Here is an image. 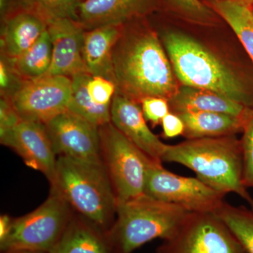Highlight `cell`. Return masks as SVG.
I'll return each mask as SVG.
<instances>
[{
	"label": "cell",
	"instance_id": "ffe728a7",
	"mask_svg": "<svg viewBox=\"0 0 253 253\" xmlns=\"http://www.w3.org/2000/svg\"><path fill=\"white\" fill-rule=\"evenodd\" d=\"M184 124L187 139L235 135L244 130L246 121L231 115L213 112L176 113Z\"/></svg>",
	"mask_w": 253,
	"mask_h": 253
},
{
	"label": "cell",
	"instance_id": "4316f807",
	"mask_svg": "<svg viewBox=\"0 0 253 253\" xmlns=\"http://www.w3.org/2000/svg\"><path fill=\"white\" fill-rule=\"evenodd\" d=\"M86 87L88 94L95 104L111 106L116 92V85L113 81L101 76L91 75Z\"/></svg>",
	"mask_w": 253,
	"mask_h": 253
},
{
	"label": "cell",
	"instance_id": "d6a6232c",
	"mask_svg": "<svg viewBox=\"0 0 253 253\" xmlns=\"http://www.w3.org/2000/svg\"><path fill=\"white\" fill-rule=\"evenodd\" d=\"M12 218L6 214H3L0 217V240L4 239L11 227Z\"/></svg>",
	"mask_w": 253,
	"mask_h": 253
},
{
	"label": "cell",
	"instance_id": "e575fe53",
	"mask_svg": "<svg viewBox=\"0 0 253 253\" xmlns=\"http://www.w3.org/2000/svg\"><path fill=\"white\" fill-rule=\"evenodd\" d=\"M239 1H242L249 6L253 16V0H239Z\"/></svg>",
	"mask_w": 253,
	"mask_h": 253
},
{
	"label": "cell",
	"instance_id": "5bb4252c",
	"mask_svg": "<svg viewBox=\"0 0 253 253\" xmlns=\"http://www.w3.org/2000/svg\"><path fill=\"white\" fill-rule=\"evenodd\" d=\"M46 29L52 44V60L46 74L72 78L80 73H87L83 56L85 30L80 23L70 18L49 16Z\"/></svg>",
	"mask_w": 253,
	"mask_h": 253
},
{
	"label": "cell",
	"instance_id": "4dcf8cb0",
	"mask_svg": "<svg viewBox=\"0 0 253 253\" xmlns=\"http://www.w3.org/2000/svg\"><path fill=\"white\" fill-rule=\"evenodd\" d=\"M21 118L18 116L11 103L1 97L0 101V135L12 129Z\"/></svg>",
	"mask_w": 253,
	"mask_h": 253
},
{
	"label": "cell",
	"instance_id": "5b68a950",
	"mask_svg": "<svg viewBox=\"0 0 253 253\" xmlns=\"http://www.w3.org/2000/svg\"><path fill=\"white\" fill-rule=\"evenodd\" d=\"M189 213L146 194L118 203L116 220L106 233L113 253H131L152 240L169 239Z\"/></svg>",
	"mask_w": 253,
	"mask_h": 253
},
{
	"label": "cell",
	"instance_id": "52a82bcc",
	"mask_svg": "<svg viewBox=\"0 0 253 253\" xmlns=\"http://www.w3.org/2000/svg\"><path fill=\"white\" fill-rule=\"evenodd\" d=\"M99 136L103 165L117 204L144 195L148 169L156 161L128 140L111 122L99 126Z\"/></svg>",
	"mask_w": 253,
	"mask_h": 253
},
{
	"label": "cell",
	"instance_id": "836d02e7",
	"mask_svg": "<svg viewBox=\"0 0 253 253\" xmlns=\"http://www.w3.org/2000/svg\"><path fill=\"white\" fill-rule=\"evenodd\" d=\"M1 253H48L41 252V251H31V250H12V251H6Z\"/></svg>",
	"mask_w": 253,
	"mask_h": 253
},
{
	"label": "cell",
	"instance_id": "7c38bea8",
	"mask_svg": "<svg viewBox=\"0 0 253 253\" xmlns=\"http://www.w3.org/2000/svg\"><path fill=\"white\" fill-rule=\"evenodd\" d=\"M1 19V59L11 63L28 51L47 27L50 15L28 0Z\"/></svg>",
	"mask_w": 253,
	"mask_h": 253
},
{
	"label": "cell",
	"instance_id": "7a4b0ae2",
	"mask_svg": "<svg viewBox=\"0 0 253 253\" xmlns=\"http://www.w3.org/2000/svg\"><path fill=\"white\" fill-rule=\"evenodd\" d=\"M161 42L181 85L215 91L253 110V87L192 37L167 31Z\"/></svg>",
	"mask_w": 253,
	"mask_h": 253
},
{
	"label": "cell",
	"instance_id": "d590c367",
	"mask_svg": "<svg viewBox=\"0 0 253 253\" xmlns=\"http://www.w3.org/2000/svg\"><path fill=\"white\" fill-rule=\"evenodd\" d=\"M217 1V0H212V1Z\"/></svg>",
	"mask_w": 253,
	"mask_h": 253
},
{
	"label": "cell",
	"instance_id": "603a6c76",
	"mask_svg": "<svg viewBox=\"0 0 253 253\" xmlns=\"http://www.w3.org/2000/svg\"><path fill=\"white\" fill-rule=\"evenodd\" d=\"M91 75L82 73L71 78V99L68 111L100 126L111 122V106H100L91 100L88 94L87 82Z\"/></svg>",
	"mask_w": 253,
	"mask_h": 253
},
{
	"label": "cell",
	"instance_id": "8992f818",
	"mask_svg": "<svg viewBox=\"0 0 253 253\" xmlns=\"http://www.w3.org/2000/svg\"><path fill=\"white\" fill-rule=\"evenodd\" d=\"M73 210L54 190L46 201L33 212L13 219L9 232L0 240L1 252L31 250L49 253L56 246L70 219Z\"/></svg>",
	"mask_w": 253,
	"mask_h": 253
},
{
	"label": "cell",
	"instance_id": "ac0fdd59",
	"mask_svg": "<svg viewBox=\"0 0 253 253\" xmlns=\"http://www.w3.org/2000/svg\"><path fill=\"white\" fill-rule=\"evenodd\" d=\"M123 28V24H109L84 31L83 56L86 72L113 81V49Z\"/></svg>",
	"mask_w": 253,
	"mask_h": 253
},
{
	"label": "cell",
	"instance_id": "44dd1931",
	"mask_svg": "<svg viewBox=\"0 0 253 253\" xmlns=\"http://www.w3.org/2000/svg\"><path fill=\"white\" fill-rule=\"evenodd\" d=\"M212 9L230 26L253 63V16L249 6L239 0L212 1Z\"/></svg>",
	"mask_w": 253,
	"mask_h": 253
},
{
	"label": "cell",
	"instance_id": "30bf717a",
	"mask_svg": "<svg viewBox=\"0 0 253 253\" xmlns=\"http://www.w3.org/2000/svg\"><path fill=\"white\" fill-rule=\"evenodd\" d=\"M71 78L45 74L23 81L8 101L22 120L46 124L68 111Z\"/></svg>",
	"mask_w": 253,
	"mask_h": 253
},
{
	"label": "cell",
	"instance_id": "83f0119b",
	"mask_svg": "<svg viewBox=\"0 0 253 253\" xmlns=\"http://www.w3.org/2000/svg\"><path fill=\"white\" fill-rule=\"evenodd\" d=\"M44 11L57 17L78 21V9L82 0H28Z\"/></svg>",
	"mask_w": 253,
	"mask_h": 253
},
{
	"label": "cell",
	"instance_id": "9a60e30c",
	"mask_svg": "<svg viewBox=\"0 0 253 253\" xmlns=\"http://www.w3.org/2000/svg\"><path fill=\"white\" fill-rule=\"evenodd\" d=\"M111 120L113 126L148 157L163 163L168 145L150 129L140 104L116 92L111 103Z\"/></svg>",
	"mask_w": 253,
	"mask_h": 253
},
{
	"label": "cell",
	"instance_id": "484cf974",
	"mask_svg": "<svg viewBox=\"0 0 253 253\" xmlns=\"http://www.w3.org/2000/svg\"><path fill=\"white\" fill-rule=\"evenodd\" d=\"M243 133V182L246 188H253V113L245 123Z\"/></svg>",
	"mask_w": 253,
	"mask_h": 253
},
{
	"label": "cell",
	"instance_id": "9c48e42d",
	"mask_svg": "<svg viewBox=\"0 0 253 253\" xmlns=\"http://www.w3.org/2000/svg\"><path fill=\"white\" fill-rule=\"evenodd\" d=\"M156 253H246L229 228L217 214L189 212Z\"/></svg>",
	"mask_w": 253,
	"mask_h": 253
},
{
	"label": "cell",
	"instance_id": "3957f363",
	"mask_svg": "<svg viewBox=\"0 0 253 253\" xmlns=\"http://www.w3.org/2000/svg\"><path fill=\"white\" fill-rule=\"evenodd\" d=\"M162 161L185 166L210 187L226 195H239L253 208V199L243 182L241 140L235 135L187 139L168 145Z\"/></svg>",
	"mask_w": 253,
	"mask_h": 253
},
{
	"label": "cell",
	"instance_id": "e0dca14e",
	"mask_svg": "<svg viewBox=\"0 0 253 253\" xmlns=\"http://www.w3.org/2000/svg\"><path fill=\"white\" fill-rule=\"evenodd\" d=\"M171 112H213L231 115L247 121L253 110L224 95L208 89L179 85L168 100Z\"/></svg>",
	"mask_w": 253,
	"mask_h": 253
},
{
	"label": "cell",
	"instance_id": "277c9868",
	"mask_svg": "<svg viewBox=\"0 0 253 253\" xmlns=\"http://www.w3.org/2000/svg\"><path fill=\"white\" fill-rule=\"evenodd\" d=\"M50 184L78 214L104 232L112 227L117 199L104 165L58 156Z\"/></svg>",
	"mask_w": 253,
	"mask_h": 253
},
{
	"label": "cell",
	"instance_id": "2e32d148",
	"mask_svg": "<svg viewBox=\"0 0 253 253\" xmlns=\"http://www.w3.org/2000/svg\"><path fill=\"white\" fill-rule=\"evenodd\" d=\"M160 0H82L78 22L85 31L109 24H125L156 11Z\"/></svg>",
	"mask_w": 253,
	"mask_h": 253
},
{
	"label": "cell",
	"instance_id": "d6986e66",
	"mask_svg": "<svg viewBox=\"0 0 253 253\" xmlns=\"http://www.w3.org/2000/svg\"><path fill=\"white\" fill-rule=\"evenodd\" d=\"M49 253H113L107 234L73 213L62 236Z\"/></svg>",
	"mask_w": 253,
	"mask_h": 253
},
{
	"label": "cell",
	"instance_id": "8fae6325",
	"mask_svg": "<svg viewBox=\"0 0 253 253\" xmlns=\"http://www.w3.org/2000/svg\"><path fill=\"white\" fill-rule=\"evenodd\" d=\"M44 125L57 157L103 164L99 126L68 111Z\"/></svg>",
	"mask_w": 253,
	"mask_h": 253
},
{
	"label": "cell",
	"instance_id": "6da1fadb",
	"mask_svg": "<svg viewBox=\"0 0 253 253\" xmlns=\"http://www.w3.org/2000/svg\"><path fill=\"white\" fill-rule=\"evenodd\" d=\"M112 73L116 92L139 104L149 96L168 101L180 85L160 37L145 18L123 24L113 49Z\"/></svg>",
	"mask_w": 253,
	"mask_h": 253
},
{
	"label": "cell",
	"instance_id": "f546056e",
	"mask_svg": "<svg viewBox=\"0 0 253 253\" xmlns=\"http://www.w3.org/2000/svg\"><path fill=\"white\" fill-rule=\"evenodd\" d=\"M23 81L20 79L4 60H0V91L1 97L9 99Z\"/></svg>",
	"mask_w": 253,
	"mask_h": 253
},
{
	"label": "cell",
	"instance_id": "ba28073f",
	"mask_svg": "<svg viewBox=\"0 0 253 253\" xmlns=\"http://www.w3.org/2000/svg\"><path fill=\"white\" fill-rule=\"evenodd\" d=\"M144 194L176 205L189 212L213 214L222 207L226 196L199 178L178 175L156 162L151 163L148 169Z\"/></svg>",
	"mask_w": 253,
	"mask_h": 253
},
{
	"label": "cell",
	"instance_id": "f1b7e54d",
	"mask_svg": "<svg viewBox=\"0 0 253 253\" xmlns=\"http://www.w3.org/2000/svg\"><path fill=\"white\" fill-rule=\"evenodd\" d=\"M141 110L145 119L157 126L162 122L163 118L171 112L169 103L167 99L161 97L149 96L141 100Z\"/></svg>",
	"mask_w": 253,
	"mask_h": 253
},
{
	"label": "cell",
	"instance_id": "1f68e13d",
	"mask_svg": "<svg viewBox=\"0 0 253 253\" xmlns=\"http://www.w3.org/2000/svg\"><path fill=\"white\" fill-rule=\"evenodd\" d=\"M163 135L166 138H174L182 135L184 131V124L182 120L176 113L169 112L161 122Z\"/></svg>",
	"mask_w": 253,
	"mask_h": 253
},
{
	"label": "cell",
	"instance_id": "cb8c5ba5",
	"mask_svg": "<svg viewBox=\"0 0 253 253\" xmlns=\"http://www.w3.org/2000/svg\"><path fill=\"white\" fill-rule=\"evenodd\" d=\"M215 214L225 223L246 253H253V208L224 203Z\"/></svg>",
	"mask_w": 253,
	"mask_h": 253
},
{
	"label": "cell",
	"instance_id": "d4e9b609",
	"mask_svg": "<svg viewBox=\"0 0 253 253\" xmlns=\"http://www.w3.org/2000/svg\"><path fill=\"white\" fill-rule=\"evenodd\" d=\"M176 13L183 18L200 24L212 22L215 18L214 11L200 0H167Z\"/></svg>",
	"mask_w": 253,
	"mask_h": 253
},
{
	"label": "cell",
	"instance_id": "7402d4cb",
	"mask_svg": "<svg viewBox=\"0 0 253 253\" xmlns=\"http://www.w3.org/2000/svg\"><path fill=\"white\" fill-rule=\"evenodd\" d=\"M51 60L52 44L46 29L24 54L13 62L6 63L20 79L31 81L42 77L48 72Z\"/></svg>",
	"mask_w": 253,
	"mask_h": 253
},
{
	"label": "cell",
	"instance_id": "4fadbf2b",
	"mask_svg": "<svg viewBox=\"0 0 253 253\" xmlns=\"http://www.w3.org/2000/svg\"><path fill=\"white\" fill-rule=\"evenodd\" d=\"M1 144L14 150L28 167L39 171L51 181L56 170L57 156L45 125L21 120L11 130L0 135Z\"/></svg>",
	"mask_w": 253,
	"mask_h": 253
}]
</instances>
